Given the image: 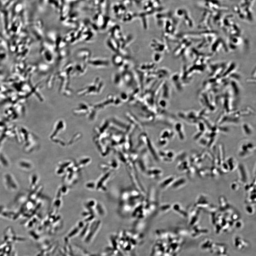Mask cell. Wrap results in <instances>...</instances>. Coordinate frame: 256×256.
<instances>
[{"mask_svg":"<svg viewBox=\"0 0 256 256\" xmlns=\"http://www.w3.org/2000/svg\"><path fill=\"white\" fill-rule=\"evenodd\" d=\"M243 225L242 221L239 220L237 221L236 223H235L234 226L236 228L238 229H239L242 228Z\"/></svg>","mask_w":256,"mask_h":256,"instance_id":"8","label":"cell"},{"mask_svg":"<svg viewBox=\"0 0 256 256\" xmlns=\"http://www.w3.org/2000/svg\"><path fill=\"white\" fill-rule=\"evenodd\" d=\"M239 184L238 183V182H234L232 183V188L233 190H237V189H239V188H240V185H238Z\"/></svg>","mask_w":256,"mask_h":256,"instance_id":"9","label":"cell"},{"mask_svg":"<svg viewBox=\"0 0 256 256\" xmlns=\"http://www.w3.org/2000/svg\"><path fill=\"white\" fill-rule=\"evenodd\" d=\"M233 244L237 249L240 250L246 249L249 245V243L247 240L237 236L234 238Z\"/></svg>","mask_w":256,"mask_h":256,"instance_id":"2","label":"cell"},{"mask_svg":"<svg viewBox=\"0 0 256 256\" xmlns=\"http://www.w3.org/2000/svg\"><path fill=\"white\" fill-rule=\"evenodd\" d=\"M245 210L247 213L250 214H254L255 212L253 207L250 205H248L245 207Z\"/></svg>","mask_w":256,"mask_h":256,"instance_id":"7","label":"cell"},{"mask_svg":"<svg viewBox=\"0 0 256 256\" xmlns=\"http://www.w3.org/2000/svg\"><path fill=\"white\" fill-rule=\"evenodd\" d=\"M219 203L220 204V208L221 210L224 211V209H228L229 208V204L227 202L226 199L222 196L219 199Z\"/></svg>","mask_w":256,"mask_h":256,"instance_id":"6","label":"cell"},{"mask_svg":"<svg viewBox=\"0 0 256 256\" xmlns=\"http://www.w3.org/2000/svg\"><path fill=\"white\" fill-rule=\"evenodd\" d=\"M209 205V203L208 197L201 195L198 198L195 204V207L197 208H205L208 207Z\"/></svg>","mask_w":256,"mask_h":256,"instance_id":"4","label":"cell"},{"mask_svg":"<svg viewBox=\"0 0 256 256\" xmlns=\"http://www.w3.org/2000/svg\"><path fill=\"white\" fill-rule=\"evenodd\" d=\"M208 230L207 229L201 227L197 225L194 226L191 230V235L193 237H200L201 235L208 233Z\"/></svg>","mask_w":256,"mask_h":256,"instance_id":"3","label":"cell"},{"mask_svg":"<svg viewBox=\"0 0 256 256\" xmlns=\"http://www.w3.org/2000/svg\"><path fill=\"white\" fill-rule=\"evenodd\" d=\"M190 224L191 226L196 225L198 221L199 217V211L196 208L191 209L190 212Z\"/></svg>","mask_w":256,"mask_h":256,"instance_id":"5","label":"cell"},{"mask_svg":"<svg viewBox=\"0 0 256 256\" xmlns=\"http://www.w3.org/2000/svg\"><path fill=\"white\" fill-rule=\"evenodd\" d=\"M211 253L217 256H228L226 245L218 243H215Z\"/></svg>","mask_w":256,"mask_h":256,"instance_id":"1","label":"cell"}]
</instances>
